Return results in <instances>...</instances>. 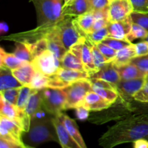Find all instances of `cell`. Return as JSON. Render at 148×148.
Returning <instances> with one entry per match:
<instances>
[{"label":"cell","instance_id":"cell-5","mask_svg":"<svg viewBox=\"0 0 148 148\" xmlns=\"http://www.w3.org/2000/svg\"><path fill=\"white\" fill-rule=\"evenodd\" d=\"M43 109L52 116L65 110L66 95L62 88H47L40 89Z\"/></svg>","mask_w":148,"mask_h":148},{"label":"cell","instance_id":"cell-46","mask_svg":"<svg viewBox=\"0 0 148 148\" xmlns=\"http://www.w3.org/2000/svg\"><path fill=\"white\" fill-rule=\"evenodd\" d=\"M90 80L91 83H92V87H97V88H108V89L116 90V86L106 80H104V79H92V78H90Z\"/></svg>","mask_w":148,"mask_h":148},{"label":"cell","instance_id":"cell-9","mask_svg":"<svg viewBox=\"0 0 148 148\" xmlns=\"http://www.w3.org/2000/svg\"><path fill=\"white\" fill-rule=\"evenodd\" d=\"M24 130L16 121L0 114V137L18 143L27 147L23 141Z\"/></svg>","mask_w":148,"mask_h":148},{"label":"cell","instance_id":"cell-43","mask_svg":"<svg viewBox=\"0 0 148 148\" xmlns=\"http://www.w3.org/2000/svg\"><path fill=\"white\" fill-rule=\"evenodd\" d=\"M131 108L133 114H148V103H141L134 99L131 102Z\"/></svg>","mask_w":148,"mask_h":148},{"label":"cell","instance_id":"cell-42","mask_svg":"<svg viewBox=\"0 0 148 148\" xmlns=\"http://www.w3.org/2000/svg\"><path fill=\"white\" fill-rule=\"evenodd\" d=\"M96 45L98 49H99V50L101 51V53H103V55L108 59V62H111L112 59L115 57L117 51L114 50V49L108 46V45L104 44L103 43H98Z\"/></svg>","mask_w":148,"mask_h":148},{"label":"cell","instance_id":"cell-51","mask_svg":"<svg viewBox=\"0 0 148 148\" xmlns=\"http://www.w3.org/2000/svg\"><path fill=\"white\" fill-rule=\"evenodd\" d=\"M108 19L106 18H98V19H95V22L93 23V25H92V32L95 31L97 30H99V29L102 28V27H106L108 25ZM91 32V33H92Z\"/></svg>","mask_w":148,"mask_h":148},{"label":"cell","instance_id":"cell-17","mask_svg":"<svg viewBox=\"0 0 148 148\" xmlns=\"http://www.w3.org/2000/svg\"><path fill=\"white\" fill-rule=\"evenodd\" d=\"M53 125L56 129V134L59 138V143L63 148H79L76 142L73 140L59 116H53L52 118Z\"/></svg>","mask_w":148,"mask_h":148},{"label":"cell","instance_id":"cell-54","mask_svg":"<svg viewBox=\"0 0 148 148\" xmlns=\"http://www.w3.org/2000/svg\"><path fill=\"white\" fill-rule=\"evenodd\" d=\"M72 1H73V0H64V5H66V4H67L68 3L71 2Z\"/></svg>","mask_w":148,"mask_h":148},{"label":"cell","instance_id":"cell-20","mask_svg":"<svg viewBox=\"0 0 148 148\" xmlns=\"http://www.w3.org/2000/svg\"><path fill=\"white\" fill-rule=\"evenodd\" d=\"M111 105V103L104 99L99 94L93 90L90 91L87 93L82 104V106L88 110L92 111H99L106 109Z\"/></svg>","mask_w":148,"mask_h":148},{"label":"cell","instance_id":"cell-3","mask_svg":"<svg viewBox=\"0 0 148 148\" xmlns=\"http://www.w3.org/2000/svg\"><path fill=\"white\" fill-rule=\"evenodd\" d=\"M133 101V100H132ZM119 96L116 101L108 108L95 111L88 118V121L96 124H102L111 121H120L130 116L133 115L131 102Z\"/></svg>","mask_w":148,"mask_h":148},{"label":"cell","instance_id":"cell-34","mask_svg":"<svg viewBox=\"0 0 148 148\" xmlns=\"http://www.w3.org/2000/svg\"><path fill=\"white\" fill-rule=\"evenodd\" d=\"M147 35L148 31L144 27H141L140 25L135 24V23H132L131 30H130V33L127 34L126 40L130 43H132V41H134V40H137V39L144 40L147 37Z\"/></svg>","mask_w":148,"mask_h":148},{"label":"cell","instance_id":"cell-29","mask_svg":"<svg viewBox=\"0 0 148 148\" xmlns=\"http://www.w3.org/2000/svg\"><path fill=\"white\" fill-rule=\"evenodd\" d=\"M118 71L121 79L129 80V79H138V78L146 77L147 75L140 70L137 66L132 63L127 64L125 65L115 67Z\"/></svg>","mask_w":148,"mask_h":148},{"label":"cell","instance_id":"cell-22","mask_svg":"<svg viewBox=\"0 0 148 148\" xmlns=\"http://www.w3.org/2000/svg\"><path fill=\"white\" fill-rule=\"evenodd\" d=\"M57 115L59 116L60 119L62 120L64 125L65 126L71 137L76 142V143L78 145L79 148H86V145H85V141L82 139V135L79 133V129H78V127L75 120L71 119L70 117H69L66 114H63L62 112L59 113Z\"/></svg>","mask_w":148,"mask_h":148},{"label":"cell","instance_id":"cell-32","mask_svg":"<svg viewBox=\"0 0 148 148\" xmlns=\"http://www.w3.org/2000/svg\"><path fill=\"white\" fill-rule=\"evenodd\" d=\"M13 54L23 62L31 63L33 60L30 44L27 42H15V49L13 52Z\"/></svg>","mask_w":148,"mask_h":148},{"label":"cell","instance_id":"cell-24","mask_svg":"<svg viewBox=\"0 0 148 148\" xmlns=\"http://www.w3.org/2000/svg\"><path fill=\"white\" fill-rule=\"evenodd\" d=\"M55 75L63 82L69 85L75 81L82 79H90V76L86 72L76 70V69H66L60 66Z\"/></svg>","mask_w":148,"mask_h":148},{"label":"cell","instance_id":"cell-35","mask_svg":"<svg viewBox=\"0 0 148 148\" xmlns=\"http://www.w3.org/2000/svg\"><path fill=\"white\" fill-rule=\"evenodd\" d=\"M90 51L91 53H92V57L94 64H95V67H96V69L98 71L106 64L108 63V60L103 55V53L99 50L97 45L95 43H92V42L90 43Z\"/></svg>","mask_w":148,"mask_h":148},{"label":"cell","instance_id":"cell-25","mask_svg":"<svg viewBox=\"0 0 148 148\" xmlns=\"http://www.w3.org/2000/svg\"><path fill=\"white\" fill-rule=\"evenodd\" d=\"M13 75L23 85L29 86L36 75V69L31 63L27 62L19 68L12 70Z\"/></svg>","mask_w":148,"mask_h":148},{"label":"cell","instance_id":"cell-36","mask_svg":"<svg viewBox=\"0 0 148 148\" xmlns=\"http://www.w3.org/2000/svg\"><path fill=\"white\" fill-rule=\"evenodd\" d=\"M92 90L95 91L98 94H99L101 97L111 103H114L119 97V93L115 90L108 89V88H101L97 87H92Z\"/></svg>","mask_w":148,"mask_h":148},{"label":"cell","instance_id":"cell-12","mask_svg":"<svg viewBox=\"0 0 148 148\" xmlns=\"http://www.w3.org/2000/svg\"><path fill=\"white\" fill-rule=\"evenodd\" d=\"M42 98L40 90H35L30 95L29 101L26 105L25 108L23 111L22 116V124L24 132H28L30 126L31 119L37 115L41 110Z\"/></svg>","mask_w":148,"mask_h":148},{"label":"cell","instance_id":"cell-23","mask_svg":"<svg viewBox=\"0 0 148 148\" xmlns=\"http://www.w3.org/2000/svg\"><path fill=\"white\" fill-rule=\"evenodd\" d=\"M95 22V17L92 11L85 13L81 15L74 17L73 23L78 31L84 37L92 32V25Z\"/></svg>","mask_w":148,"mask_h":148},{"label":"cell","instance_id":"cell-28","mask_svg":"<svg viewBox=\"0 0 148 148\" xmlns=\"http://www.w3.org/2000/svg\"><path fill=\"white\" fill-rule=\"evenodd\" d=\"M1 108H0V114L16 121L23 127L22 124V116L23 111L19 109L18 107L15 105L7 102L2 96H1Z\"/></svg>","mask_w":148,"mask_h":148},{"label":"cell","instance_id":"cell-33","mask_svg":"<svg viewBox=\"0 0 148 148\" xmlns=\"http://www.w3.org/2000/svg\"><path fill=\"white\" fill-rule=\"evenodd\" d=\"M34 90L35 89L26 85H23L20 88V92L17 102V106L18 107L19 109L21 110L22 111H24L29 101V98Z\"/></svg>","mask_w":148,"mask_h":148},{"label":"cell","instance_id":"cell-10","mask_svg":"<svg viewBox=\"0 0 148 148\" xmlns=\"http://www.w3.org/2000/svg\"><path fill=\"white\" fill-rule=\"evenodd\" d=\"M90 40L83 36L77 43L74 44L69 49L71 51L73 52L80 59L85 66V70L89 74L90 76L98 72V69L95 67L92 60L90 51Z\"/></svg>","mask_w":148,"mask_h":148},{"label":"cell","instance_id":"cell-53","mask_svg":"<svg viewBox=\"0 0 148 148\" xmlns=\"http://www.w3.org/2000/svg\"><path fill=\"white\" fill-rule=\"evenodd\" d=\"M3 29H4V31H3V33H4V32L7 31V30H8V28H7V25H6V23H2L1 24V32L2 31Z\"/></svg>","mask_w":148,"mask_h":148},{"label":"cell","instance_id":"cell-50","mask_svg":"<svg viewBox=\"0 0 148 148\" xmlns=\"http://www.w3.org/2000/svg\"><path fill=\"white\" fill-rule=\"evenodd\" d=\"M0 147L1 148H23L22 145L15 142L10 141L0 137Z\"/></svg>","mask_w":148,"mask_h":148},{"label":"cell","instance_id":"cell-6","mask_svg":"<svg viewBox=\"0 0 148 148\" xmlns=\"http://www.w3.org/2000/svg\"><path fill=\"white\" fill-rule=\"evenodd\" d=\"M62 89L66 95L65 109H70L82 106L85 95L92 90V86L90 79H82L75 81Z\"/></svg>","mask_w":148,"mask_h":148},{"label":"cell","instance_id":"cell-14","mask_svg":"<svg viewBox=\"0 0 148 148\" xmlns=\"http://www.w3.org/2000/svg\"><path fill=\"white\" fill-rule=\"evenodd\" d=\"M133 7L130 0H112L109 6V22L121 20L130 15Z\"/></svg>","mask_w":148,"mask_h":148},{"label":"cell","instance_id":"cell-26","mask_svg":"<svg viewBox=\"0 0 148 148\" xmlns=\"http://www.w3.org/2000/svg\"><path fill=\"white\" fill-rule=\"evenodd\" d=\"M136 56H137V54H136L135 45L131 43L129 46L117 51L115 57L112 59L111 62L115 67L123 66V65L130 63L132 59Z\"/></svg>","mask_w":148,"mask_h":148},{"label":"cell","instance_id":"cell-13","mask_svg":"<svg viewBox=\"0 0 148 148\" xmlns=\"http://www.w3.org/2000/svg\"><path fill=\"white\" fill-rule=\"evenodd\" d=\"M146 77L138 79L122 80L116 85V90L119 96L127 101L134 100V96L145 84Z\"/></svg>","mask_w":148,"mask_h":148},{"label":"cell","instance_id":"cell-27","mask_svg":"<svg viewBox=\"0 0 148 148\" xmlns=\"http://www.w3.org/2000/svg\"><path fill=\"white\" fill-rule=\"evenodd\" d=\"M23 86L17 78L13 75L12 72L7 66H0V90L19 88Z\"/></svg>","mask_w":148,"mask_h":148},{"label":"cell","instance_id":"cell-7","mask_svg":"<svg viewBox=\"0 0 148 148\" xmlns=\"http://www.w3.org/2000/svg\"><path fill=\"white\" fill-rule=\"evenodd\" d=\"M57 29L64 46L67 51L83 37L74 25L73 17H64L57 23Z\"/></svg>","mask_w":148,"mask_h":148},{"label":"cell","instance_id":"cell-31","mask_svg":"<svg viewBox=\"0 0 148 148\" xmlns=\"http://www.w3.org/2000/svg\"><path fill=\"white\" fill-rule=\"evenodd\" d=\"M27 62L19 59L12 53L4 51L2 48L0 49V66H7L11 70L15 69Z\"/></svg>","mask_w":148,"mask_h":148},{"label":"cell","instance_id":"cell-1","mask_svg":"<svg viewBox=\"0 0 148 148\" xmlns=\"http://www.w3.org/2000/svg\"><path fill=\"white\" fill-rule=\"evenodd\" d=\"M147 137L148 114H133L110 127L98 140V144L105 148H112Z\"/></svg>","mask_w":148,"mask_h":148},{"label":"cell","instance_id":"cell-58","mask_svg":"<svg viewBox=\"0 0 148 148\" xmlns=\"http://www.w3.org/2000/svg\"><path fill=\"white\" fill-rule=\"evenodd\" d=\"M111 1H112V0H111Z\"/></svg>","mask_w":148,"mask_h":148},{"label":"cell","instance_id":"cell-49","mask_svg":"<svg viewBox=\"0 0 148 148\" xmlns=\"http://www.w3.org/2000/svg\"><path fill=\"white\" fill-rule=\"evenodd\" d=\"M76 116L77 118L81 121H85V120L88 119L90 116V110L85 108L83 106L77 107L76 108Z\"/></svg>","mask_w":148,"mask_h":148},{"label":"cell","instance_id":"cell-48","mask_svg":"<svg viewBox=\"0 0 148 148\" xmlns=\"http://www.w3.org/2000/svg\"><path fill=\"white\" fill-rule=\"evenodd\" d=\"M136 54L137 56H144L148 54V42L143 40V41L135 43Z\"/></svg>","mask_w":148,"mask_h":148},{"label":"cell","instance_id":"cell-19","mask_svg":"<svg viewBox=\"0 0 148 148\" xmlns=\"http://www.w3.org/2000/svg\"><path fill=\"white\" fill-rule=\"evenodd\" d=\"M91 11L89 0H73L63 6L62 17H77Z\"/></svg>","mask_w":148,"mask_h":148},{"label":"cell","instance_id":"cell-37","mask_svg":"<svg viewBox=\"0 0 148 148\" xmlns=\"http://www.w3.org/2000/svg\"><path fill=\"white\" fill-rule=\"evenodd\" d=\"M108 36V27H107V26H106V27H102V28L99 29V30H97L95 31L92 32V33H88V34L86 35L85 38H87L88 40H90L92 43L97 44L98 43H101Z\"/></svg>","mask_w":148,"mask_h":148},{"label":"cell","instance_id":"cell-44","mask_svg":"<svg viewBox=\"0 0 148 148\" xmlns=\"http://www.w3.org/2000/svg\"><path fill=\"white\" fill-rule=\"evenodd\" d=\"M134 99L141 103H148V79L147 78L143 88L134 95Z\"/></svg>","mask_w":148,"mask_h":148},{"label":"cell","instance_id":"cell-47","mask_svg":"<svg viewBox=\"0 0 148 148\" xmlns=\"http://www.w3.org/2000/svg\"><path fill=\"white\" fill-rule=\"evenodd\" d=\"M92 10H100L109 7L111 0H89Z\"/></svg>","mask_w":148,"mask_h":148},{"label":"cell","instance_id":"cell-16","mask_svg":"<svg viewBox=\"0 0 148 148\" xmlns=\"http://www.w3.org/2000/svg\"><path fill=\"white\" fill-rule=\"evenodd\" d=\"M132 23L130 15L119 21L108 22L107 25L108 30V37L127 40V36L131 30Z\"/></svg>","mask_w":148,"mask_h":148},{"label":"cell","instance_id":"cell-38","mask_svg":"<svg viewBox=\"0 0 148 148\" xmlns=\"http://www.w3.org/2000/svg\"><path fill=\"white\" fill-rule=\"evenodd\" d=\"M130 17L133 23L139 25L148 31V13L132 11Z\"/></svg>","mask_w":148,"mask_h":148},{"label":"cell","instance_id":"cell-21","mask_svg":"<svg viewBox=\"0 0 148 148\" xmlns=\"http://www.w3.org/2000/svg\"><path fill=\"white\" fill-rule=\"evenodd\" d=\"M92 79H102L106 80L116 86L121 81V77L118 71L111 62L106 64L98 72L90 76Z\"/></svg>","mask_w":148,"mask_h":148},{"label":"cell","instance_id":"cell-56","mask_svg":"<svg viewBox=\"0 0 148 148\" xmlns=\"http://www.w3.org/2000/svg\"><path fill=\"white\" fill-rule=\"evenodd\" d=\"M146 78H147V79H148V73H147V76H146Z\"/></svg>","mask_w":148,"mask_h":148},{"label":"cell","instance_id":"cell-57","mask_svg":"<svg viewBox=\"0 0 148 148\" xmlns=\"http://www.w3.org/2000/svg\"><path fill=\"white\" fill-rule=\"evenodd\" d=\"M147 140H148V137H147Z\"/></svg>","mask_w":148,"mask_h":148},{"label":"cell","instance_id":"cell-18","mask_svg":"<svg viewBox=\"0 0 148 148\" xmlns=\"http://www.w3.org/2000/svg\"><path fill=\"white\" fill-rule=\"evenodd\" d=\"M57 23H56L54 28L45 37V38L47 40L48 49L53 52L56 57L60 61L64 55L65 54V53L67 51V50L64 46L63 42H62L59 32H58Z\"/></svg>","mask_w":148,"mask_h":148},{"label":"cell","instance_id":"cell-55","mask_svg":"<svg viewBox=\"0 0 148 148\" xmlns=\"http://www.w3.org/2000/svg\"><path fill=\"white\" fill-rule=\"evenodd\" d=\"M144 40H146V41H147V42H148V35L147 36V37H146L144 39Z\"/></svg>","mask_w":148,"mask_h":148},{"label":"cell","instance_id":"cell-8","mask_svg":"<svg viewBox=\"0 0 148 148\" xmlns=\"http://www.w3.org/2000/svg\"><path fill=\"white\" fill-rule=\"evenodd\" d=\"M36 72L44 75H53L60 67V61L49 49L36 56L31 62Z\"/></svg>","mask_w":148,"mask_h":148},{"label":"cell","instance_id":"cell-15","mask_svg":"<svg viewBox=\"0 0 148 148\" xmlns=\"http://www.w3.org/2000/svg\"><path fill=\"white\" fill-rule=\"evenodd\" d=\"M67 85L61 80L56 75H44L36 72L31 83L29 87L35 90H40L43 88H64Z\"/></svg>","mask_w":148,"mask_h":148},{"label":"cell","instance_id":"cell-4","mask_svg":"<svg viewBox=\"0 0 148 148\" xmlns=\"http://www.w3.org/2000/svg\"><path fill=\"white\" fill-rule=\"evenodd\" d=\"M38 14V25L62 20L64 0H32Z\"/></svg>","mask_w":148,"mask_h":148},{"label":"cell","instance_id":"cell-39","mask_svg":"<svg viewBox=\"0 0 148 148\" xmlns=\"http://www.w3.org/2000/svg\"><path fill=\"white\" fill-rule=\"evenodd\" d=\"M101 43L108 45V46H110V47L112 48V49H114L116 51L120 50V49L129 46L131 43L130 42L127 41V40H120V39L114 38L111 37L106 38Z\"/></svg>","mask_w":148,"mask_h":148},{"label":"cell","instance_id":"cell-52","mask_svg":"<svg viewBox=\"0 0 148 148\" xmlns=\"http://www.w3.org/2000/svg\"><path fill=\"white\" fill-rule=\"evenodd\" d=\"M134 148H148V140L146 138H141L133 142Z\"/></svg>","mask_w":148,"mask_h":148},{"label":"cell","instance_id":"cell-30","mask_svg":"<svg viewBox=\"0 0 148 148\" xmlns=\"http://www.w3.org/2000/svg\"><path fill=\"white\" fill-rule=\"evenodd\" d=\"M60 66L66 69H76L87 72L85 66L80 59L70 50L67 51L60 60Z\"/></svg>","mask_w":148,"mask_h":148},{"label":"cell","instance_id":"cell-45","mask_svg":"<svg viewBox=\"0 0 148 148\" xmlns=\"http://www.w3.org/2000/svg\"><path fill=\"white\" fill-rule=\"evenodd\" d=\"M133 11L148 13V0H130Z\"/></svg>","mask_w":148,"mask_h":148},{"label":"cell","instance_id":"cell-11","mask_svg":"<svg viewBox=\"0 0 148 148\" xmlns=\"http://www.w3.org/2000/svg\"><path fill=\"white\" fill-rule=\"evenodd\" d=\"M56 23L38 25L36 28L23 33L12 34L4 37V40H12L14 42H27L34 43L40 39L45 38L46 36L54 28Z\"/></svg>","mask_w":148,"mask_h":148},{"label":"cell","instance_id":"cell-41","mask_svg":"<svg viewBox=\"0 0 148 148\" xmlns=\"http://www.w3.org/2000/svg\"><path fill=\"white\" fill-rule=\"evenodd\" d=\"M130 63L137 66L146 75L148 73V54L141 56H136L131 60Z\"/></svg>","mask_w":148,"mask_h":148},{"label":"cell","instance_id":"cell-2","mask_svg":"<svg viewBox=\"0 0 148 148\" xmlns=\"http://www.w3.org/2000/svg\"><path fill=\"white\" fill-rule=\"evenodd\" d=\"M53 116L49 114L47 116L41 118L35 116L31 119L28 132H24L23 135V141L27 147H37L49 141H59L52 121Z\"/></svg>","mask_w":148,"mask_h":148},{"label":"cell","instance_id":"cell-40","mask_svg":"<svg viewBox=\"0 0 148 148\" xmlns=\"http://www.w3.org/2000/svg\"><path fill=\"white\" fill-rule=\"evenodd\" d=\"M20 88H11V89L1 90V96L10 103L17 106V98L20 92Z\"/></svg>","mask_w":148,"mask_h":148}]
</instances>
